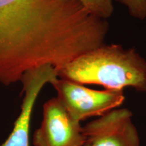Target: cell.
<instances>
[{
  "instance_id": "cell-1",
  "label": "cell",
  "mask_w": 146,
  "mask_h": 146,
  "mask_svg": "<svg viewBox=\"0 0 146 146\" xmlns=\"http://www.w3.org/2000/svg\"><path fill=\"white\" fill-rule=\"evenodd\" d=\"M108 31L76 0H0V83L45 64L59 72L104 44Z\"/></svg>"
},
{
  "instance_id": "cell-2",
  "label": "cell",
  "mask_w": 146,
  "mask_h": 146,
  "mask_svg": "<svg viewBox=\"0 0 146 146\" xmlns=\"http://www.w3.org/2000/svg\"><path fill=\"white\" fill-rule=\"evenodd\" d=\"M60 78L109 90L131 87L146 92V60L134 48L105 43L76 58L58 72Z\"/></svg>"
},
{
  "instance_id": "cell-3",
  "label": "cell",
  "mask_w": 146,
  "mask_h": 146,
  "mask_svg": "<svg viewBox=\"0 0 146 146\" xmlns=\"http://www.w3.org/2000/svg\"><path fill=\"white\" fill-rule=\"evenodd\" d=\"M52 85L57 92L58 99L78 122L103 116L119 108L125 100L123 91L95 90L66 78L58 77Z\"/></svg>"
},
{
  "instance_id": "cell-4",
  "label": "cell",
  "mask_w": 146,
  "mask_h": 146,
  "mask_svg": "<svg viewBox=\"0 0 146 146\" xmlns=\"http://www.w3.org/2000/svg\"><path fill=\"white\" fill-rule=\"evenodd\" d=\"M86 142L81 122L74 119L57 98L43 106L41 125L34 133V146H83Z\"/></svg>"
},
{
  "instance_id": "cell-5",
  "label": "cell",
  "mask_w": 146,
  "mask_h": 146,
  "mask_svg": "<svg viewBox=\"0 0 146 146\" xmlns=\"http://www.w3.org/2000/svg\"><path fill=\"white\" fill-rule=\"evenodd\" d=\"M87 146H141L133 114L116 108L83 127Z\"/></svg>"
},
{
  "instance_id": "cell-6",
  "label": "cell",
  "mask_w": 146,
  "mask_h": 146,
  "mask_svg": "<svg viewBox=\"0 0 146 146\" xmlns=\"http://www.w3.org/2000/svg\"><path fill=\"white\" fill-rule=\"evenodd\" d=\"M58 77V70L50 64L32 68L23 74L21 81L25 96L21 113L10 135L0 146H29L30 123L36 98L45 84H52Z\"/></svg>"
},
{
  "instance_id": "cell-7",
  "label": "cell",
  "mask_w": 146,
  "mask_h": 146,
  "mask_svg": "<svg viewBox=\"0 0 146 146\" xmlns=\"http://www.w3.org/2000/svg\"><path fill=\"white\" fill-rule=\"evenodd\" d=\"M93 15L107 21L112 15V0H76Z\"/></svg>"
},
{
  "instance_id": "cell-8",
  "label": "cell",
  "mask_w": 146,
  "mask_h": 146,
  "mask_svg": "<svg viewBox=\"0 0 146 146\" xmlns=\"http://www.w3.org/2000/svg\"><path fill=\"white\" fill-rule=\"evenodd\" d=\"M127 8L133 18L143 21L146 18V0H116Z\"/></svg>"
},
{
  "instance_id": "cell-9",
  "label": "cell",
  "mask_w": 146,
  "mask_h": 146,
  "mask_svg": "<svg viewBox=\"0 0 146 146\" xmlns=\"http://www.w3.org/2000/svg\"><path fill=\"white\" fill-rule=\"evenodd\" d=\"M83 146H87V145H86V144H85V145H83Z\"/></svg>"
}]
</instances>
